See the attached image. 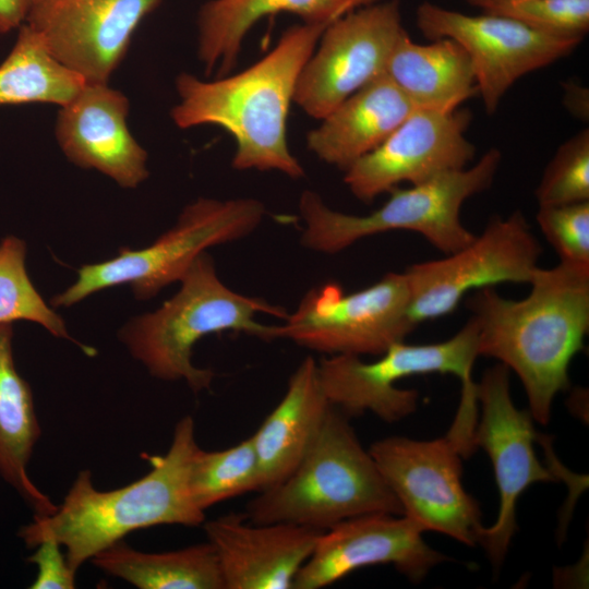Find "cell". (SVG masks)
<instances>
[{
  "instance_id": "f1b7e54d",
  "label": "cell",
  "mask_w": 589,
  "mask_h": 589,
  "mask_svg": "<svg viewBox=\"0 0 589 589\" xmlns=\"http://www.w3.org/2000/svg\"><path fill=\"white\" fill-rule=\"evenodd\" d=\"M476 7L556 37L584 39L589 31V0H482Z\"/></svg>"
},
{
  "instance_id": "ba28073f",
  "label": "cell",
  "mask_w": 589,
  "mask_h": 589,
  "mask_svg": "<svg viewBox=\"0 0 589 589\" xmlns=\"http://www.w3.org/2000/svg\"><path fill=\"white\" fill-rule=\"evenodd\" d=\"M479 357L478 330L472 317L450 338L433 344H393L372 362L359 356L322 358L317 370L329 402L347 417L372 412L393 423L418 408L419 392L395 384L412 375L453 374L461 384L473 381L472 369Z\"/></svg>"
},
{
  "instance_id": "4fadbf2b",
  "label": "cell",
  "mask_w": 589,
  "mask_h": 589,
  "mask_svg": "<svg viewBox=\"0 0 589 589\" xmlns=\"http://www.w3.org/2000/svg\"><path fill=\"white\" fill-rule=\"evenodd\" d=\"M405 34L398 0L377 1L333 21L299 75L293 101L322 120L350 95L385 74L390 55Z\"/></svg>"
},
{
  "instance_id": "d6a6232c",
  "label": "cell",
  "mask_w": 589,
  "mask_h": 589,
  "mask_svg": "<svg viewBox=\"0 0 589 589\" xmlns=\"http://www.w3.org/2000/svg\"><path fill=\"white\" fill-rule=\"evenodd\" d=\"M563 103L565 108L577 119L582 121L589 117V92L584 85L576 82L563 84Z\"/></svg>"
},
{
  "instance_id": "7c38bea8",
  "label": "cell",
  "mask_w": 589,
  "mask_h": 589,
  "mask_svg": "<svg viewBox=\"0 0 589 589\" xmlns=\"http://www.w3.org/2000/svg\"><path fill=\"white\" fill-rule=\"evenodd\" d=\"M416 22L425 38H449L466 50L489 115L521 76L567 57L582 40L548 35L506 16L469 15L429 1L418 5Z\"/></svg>"
},
{
  "instance_id": "8fae6325",
  "label": "cell",
  "mask_w": 589,
  "mask_h": 589,
  "mask_svg": "<svg viewBox=\"0 0 589 589\" xmlns=\"http://www.w3.org/2000/svg\"><path fill=\"white\" fill-rule=\"evenodd\" d=\"M542 253L538 238L520 211L494 217L480 236L444 259L409 266L410 314L420 322L456 310L471 290L502 283L529 284Z\"/></svg>"
},
{
  "instance_id": "f546056e",
  "label": "cell",
  "mask_w": 589,
  "mask_h": 589,
  "mask_svg": "<svg viewBox=\"0 0 589 589\" xmlns=\"http://www.w3.org/2000/svg\"><path fill=\"white\" fill-rule=\"evenodd\" d=\"M539 206L589 201V129L562 143L534 191Z\"/></svg>"
},
{
  "instance_id": "83f0119b",
  "label": "cell",
  "mask_w": 589,
  "mask_h": 589,
  "mask_svg": "<svg viewBox=\"0 0 589 589\" xmlns=\"http://www.w3.org/2000/svg\"><path fill=\"white\" fill-rule=\"evenodd\" d=\"M26 244L14 236L0 242V324L17 321L41 325L52 336L77 344L87 354L94 350L74 340L63 318L43 299L25 267Z\"/></svg>"
},
{
  "instance_id": "52a82bcc",
  "label": "cell",
  "mask_w": 589,
  "mask_h": 589,
  "mask_svg": "<svg viewBox=\"0 0 589 589\" xmlns=\"http://www.w3.org/2000/svg\"><path fill=\"white\" fill-rule=\"evenodd\" d=\"M264 215L265 206L256 199L200 197L183 208L173 227L146 248H122L110 260L83 265L76 280L50 303L71 306L97 291L124 284L139 300L155 297L168 285L180 281L208 248L251 235Z\"/></svg>"
},
{
  "instance_id": "2e32d148",
  "label": "cell",
  "mask_w": 589,
  "mask_h": 589,
  "mask_svg": "<svg viewBox=\"0 0 589 589\" xmlns=\"http://www.w3.org/2000/svg\"><path fill=\"white\" fill-rule=\"evenodd\" d=\"M161 0H31L25 24L86 83H108L143 19Z\"/></svg>"
},
{
  "instance_id": "603a6c76",
  "label": "cell",
  "mask_w": 589,
  "mask_h": 589,
  "mask_svg": "<svg viewBox=\"0 0 589 589\" xmlns=\"http://www.w3.org/2000/svg\"><path fill=\"white\" fill-rule=\"evenodd\" d=\"M385 74L418 108L454 110L478 93L468 53L449 38L422 45L405 34Z\"/></svg>"
},
{
  "instance_id": "cb8c5ba5",
  "label": "cell",
  "mask_w": 589,
  "mask_h": 589,
  "mask_svg": "<svg viewBox=\"0 0 589 589\" xmlns=\"http://www.w3.org/2000/svg\"><path fill=\"white\" fill-rule=\"evenodd\" d=\"M12 324H0V474L33 507L35 515L57 509L31 480L27 466L40 426L28 383L16 371Z\"/></svg>"
},
{
  "instance_id": "7a4b0ae2",
  "label": "cell",
  "mask_w": 589,
  "mask_h": 589,
  "mask_svg": "<svg viewBox=\"0 0 589 589\" xmlns=\"http://www.w3.org/2000/svg\"><path fill=\"white\" fill-rule=\"evenodd\" d=\"M328 25L291 26L265 57L231 76L206 82L179 74L173 122L180 129L215 124L227 130L237 144L232 158L237 170L303 177L304 169L288 147L287 118L299 75Z\"/></svg>"
},
{
  "instance_id": "1f68e13d",
  "label": "cell",
  "mask_w": 589,
  "mask_h": 589,
  "mask_svg": "<svg viewBox=\"0 0 589 589\" xmlns=\"http://www.w3.org/2000/svg\"><path fill=\"white\" fill-rule=\"evenodd\" d=\"M61 544L48 539L34 549L35 552L28 561L37 566V575L32 589H73L75 588V574L68 563Z\"/></svg>"
},
{
  "instance_id": "e575fe53",
  "label": "cell",
  "mask_w": 589,
  "mask_h": 589,
  "mask_svg": "<svg viewBox=\"0 0 589 589\" xmlns=\"http://www.w3.org/2000/svg\"><path fill=\"white\" fill-rule=\"evenodd\" d=\"M466 1H467L469 4L476 7V5H477L480 1H482V0H466Z\"/></svg>"
},
{
  "instance_id": "d4e9b609",
  "label": "cell",
  "mask_w": 589,
  "mask_h": 589,
  "mask_svg": "<svg viewBox=\"0 0 589 589\" xmlns=\"http://www.w3.org/2000/svg\"><path fill=\"white\" fill-rule=\"evenodd\" d=\"M91 561L105 573L140 589H225L216 552L208 541L175 551L147 553L121 540Z\"/></svg>"
},
{
  "instance_id": "4dcf8cb0",
  "label": "cell",
  "mask_w": 589,
  "mask_h": 589,
  "mask_svg": "<svg viewBox=\"0 0 589 589\" xmlns=\"http://www.w3.org/2000/svg\"><path fill=\"white\" fill-rule=\"evenodd\" d=\"M536 219L560 263L589 269V201L539 206Z\"/></svg>"
},
{
  "instance_id": "3957f363",
  "label": "cell",
  "mask_w": 589,
  "mask_h": 589,
  "mask_svg": "<svg viewBox=\"0 0 589 589\" xmlns=\"http://www.w3.org/2000/svg\"><path fill=\"white\" fill-rule=\"evenodd\" d=\"M199 445L192 417L181 418L164 455L145 457L151 470L141 479L109 491L94 486L92 472L82 470L62 504L45 516L35 515L19 536L34 549L44 540L65 548L75 572L98 552L137 529L159 525L194 527L205 521V512L193 502L190 468Z\"/></svg>"
},
{
  "instance_id": "8992f818",
  "label": "cell",
  "mask_w": 589,
  "mask_h": 589,
  "mask_svg": "<svg viewBox=\"0 0 589 589\" xmlns=\"http://www.w3.org/2000/svg\"><path fill=\"white\" fill-rule=\"evenodd\" d=\"M502 154L490 148L471 167L444 173L410 188L392 189L387 201L366 215L334 211L313 191L299 201L305 224L301 243L309 250L334 254L359 240L393 230L421 235L445 254L468 244L476 235L460 219L464 203L492 184Z\"/></svg>"
},
{
  "instance_id": "5b68a950",
  "label": "cell",
  "mask_w": 589,
  "mask_h": 589,
  "mask_svg": "<svg viewBox=\"0 0 589 589\" xmlns=\"http://www.w3.org/2000/svg\"><path fill=\"white\" fill-rule=\"evenodd\" d=\"M257 493L244 513L254 524L289 522L324 531L360 515H402L349 417L334 406L292 473Z\"/></svg>"
},
{
  "instance_id": "9a60e30c",
  "label": "cell",
  "mask_w": 589,
  "mask_h": 589,
  "mask_svg": "<svg viewBox=\"0 0 589 589\" xmlns=\"http://www.w3.org/2000/svg\"><path fill=\"white\" fill-rule=\"evenodd\" d=\"M468 110L417 108L376 148L345 171L344 181L360 201L370 203L399 183L419 184L464 169L476 155L466 137Z\"/></svg>"
},
{
  "instance_id": "e0dca14e",
  "label": "cell",
  "mask_w": 589,
  "mask_h": 589,
  "mask_svg": "<svg viewBox=\"0 0 589 589\" xmlns=\"http://www.w3.org/2000/svg\"><path fill=\"white\" fill-rule=\"evenodd\" d=\"M422 533L404 515L371 513L342 520L318 534L292 589H321L374 565H393L418 584L447 560L425 543Z\"/></svg>"
},
{
  "instance_id": "484cf974",
  "label": "cell",
  "mask_w": 589,
  "mask_h": 589,
  "mask_svg": "<svg viewBox=\"0 0 589 589\" xmlns=\"http://www.w3.org/2000/svg\"><path fill=\"white\" fill-rule=\"evenodd\" d=\"M86 82L60 63L43 37L23 23L0 64V106L69 103Z\"/></svg>"
},
{
  "instance_id": "9c48e42d",
  "label": "cell",
  "mask_w": 589,
  "mask_h": 589,
  "mask_svg": "<svg viewBox=\"0 0 589 589\" xmlns=\"http://www.w3.org/2000/svg\"><path fill=\"white\" fill-rule=\"evenodd\" d=\"M284 321L275 325L274 339L328 356L359 357L382 354L418 325L410 314L406 275L396 272L349 293L335 283L314 287Z\"/></svg>"
},
{
  "instance_id": "ffe728a7",
  "label": "cell",
  "mask_w": 589,
  "mask_h": 589,
  "mask_svg": "<svg viewBox=\"0 0 589 589\" xmlns=\"http://www.w3.org/2000/svg\"><path fill=\"white\" fill-rule=\"evenodd\" d=\"M332 406L320 381L317 361L304 358L289 377L280 401L251 435L261 470L260 492L292 473Z\"/></svg>"
},
{
  "instance_id": "30bf717a",
  "label": "cell",
  "mask_w": 589,
  "mask_h": 589,
  "mask_svg": "<svg viewBox=\"0 0 589 589\" xmlns=\"http://www.w3.org/2000/svg\"><path fill=\"white\" fill-rule=\"evenodd\" d=\"M369 452L402 515L423 532L436 531L469 546L480 543L481 510L462 485V454L452 437L388 436L374 442Z\"/></svg>"
},
{
  "instance_id": "7402d4cb",
  "label": "cell",
  "mask_w": 589,
  "mask_h": 589,
  "mask_svg": "<svg viewBox=\"0 0 589 589\" xmlns=\"http://www.w3.org/2000/svg\"><path fill=\"white\" fill-rule=\"evenodd\" d=\"M380 0H211L197 17V56L206 72L227 74L237 62L242 41L262 17L279 12L304 23L330 24L338 17Z\"/></svg>"
},
{
  "instance_id": "836d02e7",
  "label": "cell",
  "mask_w": 589,
  "mask_h": 589,
  "mask_svg": "<svg viewBox=\"0 0 589 589\" xmlns=\"http://www.w3.org/2000/svg\"><path fill=\"white\" fill-rule=\"evenodd\" d=\"M31 0H0V34L15 29L25 22Z\"/></svg>"
},
{
  "instance_id": "d6986e66",
  "label": "cell",
  "mask_w": 589,
  "mask_h": 589,
  "mask_svg": "<svg viewBox=\"0 0 589 589\" xmlns=\"http://www.w3.org/2000/svg\"><path fill=\"white\" fill-rule=\"evenodd\" d=\"M225 589H292L320 530L289 524H254L230 513L204 522Z\"/></svg>"
},
{
  "instance_id": "44dd1931",
  "label": "cell",
  "mask_w": 589,
  "mask_h": 589,
  "mask_svg": "<svg viewBox=\"0 0 589 589\" xmlns=\"http://www.w3.org/2000/svg\"><path fill=\"white\" fill-rule=\"evenodd\" d=\"M418 107L383 74L340 103L309 132L308 147L346 170L384 142Z\"/></svg>"
},
{
  "instance_id": "6da1fadb",
  "label": "cell",
  "mask_w": 589,
  "mask_h": 589,
  "mask_svg": "<svg viewBox=\"0 0 589 589\" xmlns=\"http://www.w3.org/2000/svg\"><path fill=\"white\" fill-rule=\"evenodd\" d=\"M529 293L502 297L493 287L467 301L478 330L479 356L494 358L519 377L529 411L549 423L555 396L569 386L572 359L589 330V269L558 263L538 267Z\"/></svg>"
},
{
  "instance_id": "277c9868",
  "label": "cell",
  "mask_w": 589,
  "mask_h": 589,
  "mask_svg": "<svg viewBox=\"0 0 589 589\" xmlns=\"http://www.w3.org/2000/svg\"><path fill=\"white\" fill-rule=\"evenodd\" d=\"M180 284L160 308L129 321L119 330V338L151 375L182 380L194 393L208 389L214 378L212 370L192 362L193 347L201 338L240 332L269 341L275 325L257 322V314L283 320L288 315L281 306L230 289L220 280L207 252L193 262Z\"/></svg>"
},
{
  "instance_id": "4316f807",
  "label": "cell",
  "mask_w": 589,
  "mask_h": 589,
  "mask_svg": "<svg viewBox=\"0 0 589 589\" xmlns=\"http://www.w3.org/2000/svg\"><path fill=\"white\" fill-rule=\"evenodd\" d=\"M189 481L193 502L203 512L223 501L260 492L261 470L251 436L223 450L199 447Z\"/></svg>"
},
{
  "instance_id": "ac0fdd59",
  "label": "cell",
  "mask_w": 589,
  "mask_h": 589,
  "mask_svg": "<svg viewBox=\"0 0 589 589\" xmlns=\"http://www.w3.org/2000/svg\"><path fill=\"white\" fill-rule=\"evenodd\" d=\"M129 99L108 83H85L61 106L56 139L74 165L95 169L124 189L148 177L147 153L128 127Z\"/></svg>"
},
{
  "instance_id": "5bb4252c",
  "label": "cell",
  "mask_w": 589,
  "mask_h": 589,
  "mask_svg": "<svg viewBox=\"0 0 589 589\" xmlns=\"http://www.w3.org/2000/svg\"><path fill=\"white\" fill-rule=\"evenodd\" d=\"M481 418L473 432L476 447L490 457L500 493L496 521L484 527L480 544L495 568L504 562L516 532V506L519 496L538 482L554 481L555 476L538 459L533 443L538 434L529 410L518 409L510 397L509 370L498 363L486 369L477 383Z\"/></svg>"
}]
</instances>
